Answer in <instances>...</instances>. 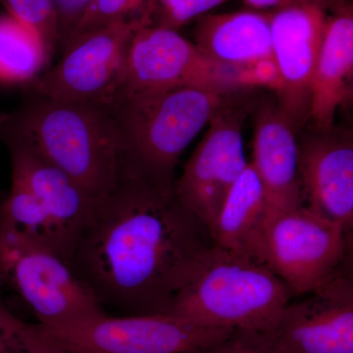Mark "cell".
I'll return each mask as SVG.
<instances>
[{
  "mask_svg": "<svg viewBox=\"0 0 353 353\" xmlns=\"http://www.w3.org/2000/svg\"><path fill=\"white\" fill-rule=\"evenodd\" d=\"M214 246L173 188L119 171L97 201L70 264L104 306L123 315L166 314Z\"/></svg>",
  "mask_w": 353,
  "mask_h": 353,
  "instance_id": "cell-1",
  "label": "cell"
},
{
  "mask_svg": "<svg viewBox=\"0 0 353 353\" xmlns=\"http://www.w3.org/2000/svg\"><path fill=\"white\" fill-rule=\"evenodd\" d=\"M31 145L101 201L112 192L120 171V141L110 109L24 94L20 105L0 112V141Z\"/></svg>",
  "mask_w": 353,
  "mask_h": 353,
  "instance_id": "cell-2",
  "label": "cell"
},
{
  "mask_svg": "<svg viewBox=\"0 0 353 353\" xmlns=\"http://www.w3.org/2000/svg\"><path fill=\"white\" fill-rule=\"evenodd\" d=\"M227 92L178 87L124 97L110 106L120 141V170L172 188L183 152L224 104Z\"/></svg>",
  "mask_w": 353,
  "mask_h": 353,
  "instance_id": "cell-3",
  "label": "cell"
},
{
  "mask_svg": "<svg viewBox=\"0 0 353 353\" xmlns=\"http://www.w3.org/2000/svg\"><path fill=\"white\" fill-rule=\"evenodd\" d=\"M292 297L266 265L214 245L174 297L166 314L201 326L262 332Z\"/></svg>",
  "mask_w": 353,
  "mask_h": 353,
  "instance_id": "cell-4",
  "label": "cell"
},
{
  "mask_svg": "<svg viewBox=\"0 0 353 353\" xmlns=\"http://www.w3.org/2000/svg\"><path fill=\"white\" fill-rule=\"evenodd\" d=\"M154 13L119 21L79 34L65 46L54 67L23 87L27 94L110 108L119 88L128 48Z\"/></svg>",
  "mask_w": 353,
  "mask_h": 353,
  "instance_id": "cell-5",
  "label": "cell"
},
{
  "mask_svg": "<svg viewBox=\"0 0 353 353\" xmlns=\"http://www.w3.org/2000/svg\"><path fill=\"white\" fill-rule=\"evenodd\" d=\"M0 278L29 306L41 326L108 313L68 261L29 241L0 236Z\"/></svg>",
  "mask_w": 353,
  "mask_h": 353,
  "instance_id": "cell-6",
  "label": "cell"
},
{
  "mask_svg": "<svg viewBox=\"0 0 353 353\" xmlns=\"http://www.w3.org/2000/svg\"><path fill=\"white\" fill-rule=\"evenodd\" d=\"M39 325V324H38ZM39 329L67 353L194 352L233 330L201 326L168 314H105Z\"/></svg>",
  "mask_w": 353,
  "mask_h": 353,
  "instance_id": "cell-7",
  "label": "cell"
},
{
  "mask_svg": "<svg viewBox=\"0 0 353 353\" xmlns=\"http://www.w3.org/2000/svg\"><path fill=\"white\" fill-rule=\"evenodd\" d=\"M178 87L214 88L232 94L250 85L239 72L204 57L178 31L143 26L130 43L112 105L130 95Z\"/></svg>",
  "mask_w": 353,
  "mask_h": 353,
  "instance_id": "cell-8",
  "label": "cell"
},
{
  "mask_svg": "<svg viewBox=\"0 0 353 353\" xmlns=\"http://www.w3.org/2000/svg\"><path fill=\"white\" fill-rule=\"evenodd\" d=\"M347 232L305 206L272 216L265 229L263 261L294 297L310 294L340 272Z\"/></svg>",
  "mask_w": 353,
  "mask_h": 353,
  "instance_id": "cell-9",
  "label": "cell"
},
{
  "mask_svg": "<svg viewBox=\"0 0 353 353\" xmlns=\"http://www.w3.org/2000/svg\"><path fill=\"white\" fill-rule=\"evenodd\" d=\"M243 120L241 111L223 104L174 183L179 201L209 232L228 192L248 163L243 148Z\"/></svg>",
  "mask_w": 353,
  "mask_h": 353,
  "instance_id": "cell-10",
  "label": "cell"
},
{
  "mask_svg": "<svg viewBox=\"0 0 353 353\" xmlns=\"http://www.w3.org/2000/svg\"><path fill=\"white\" fill-rule=\"evenodd\" d=\"M260 332L280 353H353V283L339 272Z\"/></svg>",
  "mask_w": 353,
  "mask_h": 353,
  "instance_id": "cell-11",
  "label": "cell"
},
{
  "mask_svg": "<svg viewBox=\"0 0 353 353\" xmlns=\"http://www.w3.org/2000/svg\"><path fill=\"white\" fill-rule=\"evenodd\" d=\"M326 4H305L271 12L272 54L278 106L294 125L308 117L310 85L327 18Z\"/></svg>",
  "mask_w": 353,
  "mask_h": 353,
  "instance_id": "cell-12",
  "label": "cell"
},
{
  "mask_svg": "<svg viewBox=\"0 0 353 353\" xmlns=\"http://www.w3.org/2000/svg\"><path fill=\"white\" fill-rule=\"evenodd\" d=\"M1 143L10 155L11 183L31 194L61 239L71 260L99 201L24 141L6 139Z\"/></svg>",
  "mask_w": 353,
  "mask_h": 353,
  "instance_id": "cell-13",
  "label": "cell"
},
{
  "mask_svg": "<svg viewBox=\"0 0 353 353\" xmlns=\"http://www.w3.org/2000/svg\"><path fill=\"white\" fill-rule=\"evenodd\" d=\"M301 205L341 225L353 226V139L334 127L299 143Z\"/></svg>",
  "mask_w": 353,
  "mask_h": 353,
  "instance_id": "cell-14",
  "label": "cell"
},
{
  "mask_svg": "<svg viewBox=\"0 0 353 353\" xmlns=\"http://www.w3.org/2000/svg\"><path fill=\"white\" fill-rule=\"evenodd\" d=\"M270 17L271 12L259 11L202 15L194 29V44L208 59L239 72L248 85L274 90Z\"/></svg>",
  "mask_w": 353,
  "mask_h": 353,
  "instance_id": "cell-15",
  "label": "cell"
},
{
  "mask_svg": "<svg viewBox=\"0 0 353 353\" xmlns=\"http://www.w3.org/2000/svg\"><path fill=\"white\" fill-rule=\"evenodd\" d=\"M296 125L278 105L266 104L256 115L252 166L266 196L268 220L301 205Z\"/></svg>",
  "mask_w": 353,
  "mask_h": 353,
  "instance_id": "cell-16",
  "label": "cell"
},
{
  "mask_svg": "<svg viewBox=\"0 0 353 353\" xmlns=\"http://www.w3.org/2000/svg\"><path fill=\"white\" fill-rule=\"evenodd\" d=\"M353 80L352 7L327 18L326 29L310 85L308 117L319 132L334 127L336 114L352 99Z\"/></svg>",
  "mask_w": 353,
  "mask_h": 353,
  "instance_id": "cell-17",
  "label": "cell"
},
{
  "mask_svg": "<svg viewBox=\"0 0 353 353\" xmlns=\"http://www.w3.org/2000/svg\"><path fill=\"white\" fill-rule=\"evenodd\" d=\"M268 209L263 185L252 164L239 176L216 218L210 234L216 248L263 263Z\"/></svg>",
  "mask_w": 353,
  "mask_h": 353,
  "instance_id": "cell-18",
  "label": "cell"
},
{
  "mask_svg": "<svg viewBox=\"0 0 353 353\" xmlns=\"http://www.w3.org/2000/svg\"><path fill=\"white\" fill-rule=\"evenodd\" d=\"M50 60L34 30L9 14L0 15V82L24 87L43 73Z\"/></svg>",
  "mask_w": 353,
  "mask_h": 353,
  "instance_id": "cell-19",
  "label": "cell"
},
{
  "mask_svg": "<svg viewBox=\"0 0 353 353\" xmlns=\"http://www.w3.org/2000/svg\"><path fill=\"white\" fill-rule=\"evenodd\" d=\"M157 1L158 0H90L82 19L77 26L68 43L79 34L104 26L138 17L146 13H154Z\"/></svg>",
  "mask_w": 353,
  "mask_h": 353,
  "instance_id": "cell-20",
  "label": "cell"
},
{
  "mask_svg": "<svg viewBox=\"0 0 353 353\" xmlns=\"http://www.w3.org/2000/svg\"><path fill=\"white\" fill-rule=\"evenodd\" d=\"M7 14L34 30L51 55L58 48L57 18L51 0H0Z\"/></svg>",
  "mask_w": 353,
  "mask_h": 353,
  "instance_id": "cell-21",
  "label": "cell"
},
{
  "mask_svg": "<svg viewBox=\"0 0 353 353\" xmlns=\"http://www.w3.org/2000/svg\"><path fill=\"white\" fill-rule=\"evenodd\" d=\"M2 287L0 278V353H25L36 338L38 327L11 312L2 299Z\"/></svg>",
  "mask_w": 353,
  "mask_h": 353,
  "instance_id": "cell-22",
  "label": "cell"
},
{
  "mask_svg": "<svg viewBox=\"0 0 353 353\" xmlns=\"http://www.w3.org/2000/svg\"><path fill=\"white\" fill-rule=\"evenodd\" d=\"M227 0H158L155 14L157 26L178 31L190 21L205 15Z\"/></svg>",
  "mask_w": 353,
  "mask_h": 353,
  "instance_id": "cell-23",
  "label": "cell"
},
{
  "mask_svg": "<svg viewBox=\"0 0 353 353\" xmlns=\"http://www.w3.org/2000/svg\"><path fill=\"white\" fill-rule=\"evenodd\" d=\"M194 352L280 353L260 332L248 329H234L223 340Z\"/></svg>",
  "mask_w": 353,
  "mask_h": 353,
  "instance_id": "cell-24",
  "label": "cell"
},
{
  "mask_svg": "<svg viewBox=\"0 0 353 353\" xmlns=\"http://www.w3.org/2000/svg\"><path fill=\"white\" fill-rule=\"evenodd\" d=\"M90 0H51L57 18L58 48L63 50Z\"/></svg>",
  "mask_w": 353,
  "mask_h": 353,
  "instance_id": "cell-25",
  "label": "cell"
},
{
  "mask_svg": "<svg viewBox=\"0 0 353 353\" xmlns=\"http://www.w3.org/2000/svg\"><path fill=\"white\" fill-rule=\"evenodd\" d=\"M243 2L256 10L273 11L289 7L305 6V4H326V0H243Z\"/></svg>",
  "mask_w": 353,
  "mask_h": 353,
  "instance_id": "cell-26",
  "label": "cell"
},
{
  "mask_svg": "<svg viewBox=\"0 0 353 353\" xmlns=\"http://www.w3.org/2000/svg\"><path fill=\"white\" fill-rule=\"evenodd\" d=\"M38 327V334L25 353H67Z\"/></svg>",
  "mask_w": 353,
  "mask_h": 353,
  "instance_id": "cell-27",
  "label": "cell"
},
{
  "mask_svg": "<svg viewBox=\"0 0 353 353\" xmlns=\"http://www.w3.org/2000/svg\"><path fill=\"white\" fill-rule=\"evenodd\" d=\"M179 353H196V352H194H194H179Z\"/></svg>",
  "mask_w": 353,
  "mask_h": 353,
  "instance_id": "cell-28",
  "label": "cell"
}]
</instances>
